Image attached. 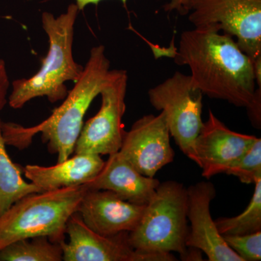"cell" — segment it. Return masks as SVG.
<instances>
[{
	"label": "cell",
	"instance_id": "1",
	"mask_svg": "<svg viewBox=\"0 0 261 261\" xmlns=\"http://www.w3.org/2000/svg\"><path fill=\"white\" fill-rule=\"evenodd\" d=\"M174 59L190 68L194 83L207 97L238 108L251 102L256 89L253 62L228 34L211 28L185 31Z\"/></svg>",
	"mask_w": 261,
	"mask_h": 261
},
{
	"label": "cell",
	"instance_id": "2",
	"mask_svg": "<svg viewBox=\"0 0 261 261\" xmlns=\"http://www.w3.org/2000/svg\"><path fill=\"white\" fill-rule=\"evenodd\" d=\"M110 72L111 62L106 56V47L101 44L92 47L80 78L47 119L32 127L2 121V133L6 145L25 148L32 143L34 136L40 134L48 151L58 155V163L68 159L74 152L86 113L100 94Z\"/></svg>",
	"mask_w": 261,
	"mask_h": 261
},
{
	"label": "cell",
	"instance_id": "3",
	"mask_svg": "<svg viewBox=\"0 0 261 261\" xmlns=\"http://www.w3.org/2000/svg\"><path fill=\"white\" fill-rule=\"evenodd\" d=\"M80 12L75 3L68 5L58 16L43 12L42 28L49 42L47 55L37 73L12 83L8 99L10 107L20 109L34 98L45 97L51 103H56L66 97L67 82H76L84 70L75 61L73 53L75 24Z\"/></svg>",
	"mask_w": 261,
	"mask_h": 261
},
{
	"label": "cell",
	"instance_id": "4",
	"mask_svg": "<svg viewBox=\"0 0 261 261\" xmlns=\"http://www.w3.org/2000/svg\"><path fill=\"white\" fill-rule=\"evenodd\" d=\"M187 192L183 184L160 183L145 206L137 227L128 233V242L142 252H178L183 260H200V250L187 246Z\"/></svg>",
	"mask_w": 261,
	"mask_h": 261
},
{
	"label": "cell",
	"instance_id": "5",
	"mask_svg": "<svg viewBox=\"0 0 261 261\" xmlns=\"http://www.w3.org/2000/svg\"><path fill=\"white\" fill-rule=\"evenodd\" d=\"M87 189L67 187L25 196L0 217V250L23 239L48 237L53 243L65 241V228L78 211Z\"/></svg>",
	"mask_w": 261,
	"mask_h": 261
},
{
	"label": "cell",
	"instance_id": "6",
	"mask_svg": "<svg viewBox=\"0 0 261 261\" xmlns=\"http://www.w3.org/2000/svg\"><path fill=\"white\" fill-rule=\"evenodd\" d=\"M178 13L195 28H211L236 38L261 71V0H180Z\"/></svg>",
	"mask_w": 261,
	"mask_h": 261
},
{
	"label": "cell",
	"instance_id": "7",
	"mask_svg": "<svg viewBox=\"0 0 261 261\" xmlns=\"http://www.w3.org/2000/svg\"><path fill=\"white\" fill-rule=\"evenodd\" d=\"M203 95L191 75L179 71L148 91L149 102L164 113L170 135L187 156L203 126Z\"/></svg>",
	"mask_w": 261,
	"mask_h": 261
},
{
	"label": "cell",
	"instance_id": "8",
	"mask_svg": "<svg viewBox=\"0 0 261 261\" xmlns=\"http://www.w3.org/2000/svg\"><path fill=\"white\" fill-rule=\"evenodd\" d=\"M128 79L126 70H111L99 94L101 107L83 125L75 143V154L110 155L120 150L125 134L122 119L126 112Z\"/></svg>",
	"mask_w": 261,
	"mask_h": 261
},
{
	"label": "cell",
	"instance_id": "9",
	"mask_svg": "<svg viewBox=\"0 0 261 261\" xmlns=\"http://www.w3.org/2000/svg\"><path fill=\"white\" fill-rule=\"evenodd\" d=\"M68 243H61L64 261H173L172 253L142 252L128 242V232L104 236L94 232L78 212L72 215L65 228Z\"/></svg>",
	"mask_w": 261,
	"mask_h": 261
},
{
	"label": "cell",
	"instance_id": "10",
	"mask_svg": "<svg viewBox=\"0 0 261 261\" xmlns=\"http://www.w3.org/2000/svg\"><path fill=\"white\" fill-rule=\"evenodd\" d=\"M164 113L146 115L125 132L119 152L144 176L156 173L174 159Z\"/></svg>",
	"mask_w": 261,
	"mask_h": 261
},
{
	"label": "cell",
	"instance_id": "11",
	"mask_svg": "<svg viewBox=\"0 0 261 261\" xmlns=\"http://www.w3.org/2000/svg\"><path fill=\"white\" fill-rule=\"evenodd\" d=\"M257 137L233 132L209 111L205 122L187 157L202 168L204 177L226 173L251 147Z\"/></svg>",
	"mask_w": 261,
	"mask_h": 261
},
{
	"label": "cell",
	"instance_id": "12",
	"mask_svg": "<svg viewBox=\"0 0 261 261\" xmlns=\"http://www.w3.org/2000/svg\"><path fill=\"white\" fill-rule=\"evenodd\" d=\"M187 220L191 224L187 246L203 252L209 261H243L228 246L211 216V202L216 195L214 185L198 182L187 188Z\"/></svg>",
	"mask_w": 261,
	"mask_h": 261
},
{
	"label": "cell",
	"instance_id": "13",
	"mask_svg": "<svg viewBox=\"0 0 261 261\" xmlns=\"http://www.w3.org/2000/svg\"><path fill=\"white\" fill-rule=\"evenodd\" d=\"M145 206L122 200L109 190H87L77 212L94 232L112 236L133 231L140 223Z\"/></svg>",
	"mask_w": 261,
	"mask_h": 261
},
{
	"label": "cell",
	"instance_id": "14",
	"mask_svg": "<svg viewBox=\"0 0 261 261\" xmlns=\"http://www.w3.org/2000/svg\"><path fill=\"white\" fill-rule=\"evenodd\" d=\"M160 183L139 172L118 151L110 154L99 174L84 186L87 190H109L130 203L147 205Z\"/></svg>",
	"mask_w": 261,
	"mask_h": 261
},
{
	"label": "cell",
	"instance_id": "15",
	"mask_svg": "<svg viewBox=\"0 0 261 261\" xmlns=\"http://www.w3.org/2000/svg\"><path fill=\"white\" fill-rule=\"evenodd\" d=\"M104 164L99 154H75L53 166L28 165L23 171L25 177L43 191H51L89 183L99 174Z\"/></svg>",
	"mask_w": 261,
	"mask_h": 261
},
{
	"label": "cell",
	"instance_id": "16",
	"mask_svg": "<svg viewBox=\"0 0 261 261\" xmlns=\"http://www.w3.org/2000/svg\"><path fill=\"white\" fill-rule=\"evenodd\" d=\"M0 119V217L25 196L44 192L23 179L21 170L10 159L3 139Z\"/></svg>",
	"mask_w": 261,
	"mask_h": 261
},
{
	"label": "cell",
	"instance_id": "17",
	"mask_svg": "<svg viewBox=\"0 0 261 261\" xmlns=\"http://www.w3.org/2000/svg\"><path fill=\"white\" fill-rule=\"evenodd\" d=\"M61 244L53 243L48 237L23 239L0 250V261H61Z\"/></svg>",
	"mask_w": 261,
	"mask_h": 261
},
{
	"label": "cell",
	"instance_id": "18",
	"mask_svg": "<svg viewBox=\"0 0 261 261\" xmlns=\"http://www.w3.org/2000/svg\"><path fill=\"white\" fill-rule=\"evenodd\" d=\"M251 200L238 216L215 220L219 233L224 236L245 235L261 231V177L257 178Z\"/></svg>",
	"mask_w": 261,
	"mask_h": 261
},
{
	"label": "cell",
	"instance_id": "19",
	"mask_svg": "<svg viewBox=\"0 0 261 261\" xmlns=\"http://www.w3.org/2000/svg\"><path fill=\"white\" fill-rule=\"evenodd\" d=\"M226 173L236 176L244 184H255L257 178L261 177V139L257 138Z\"/></svg>",
	"mask_w": 261,
	"mask_h": 261
},
{
	"label": "cell",
	"instance_id": "20",
	"mask_svg": "<svg viewBox=\"0 0 261 261\" xmlns=\"http://www.w3.org/2000/svg\"><path fill=\"white\" fill-rule=\"evenodd\" d=\"M225 242L243 261L261 259V231L245 235L224 236Z\"/></svg>",
	"mask_w": 261,
	"mask_h": 261
},
{
	"label": "cell",
	"instance_id": "21",
	"mask_svg": "<svg viewBox=\"0 0 261 261\" xmlns=\"http://www.w3.org/2000/svg\"><path fill=\"white\" fill-rule=\"evenodd\" d=\"M247 115L252 126L260 129L261 126V87L255 89L251 102L247 106Z\"/></svg>",
	"mask_w": 261,
	"mask_h": 261
},
{
	"label": "cell",
	"instance_id": "22",
	"mask_svg": "<svg viewBox=\"0 0 261 261\" xmlns=\"http://www.w3.org/2000/svg\"><path fill=\"white\" fill-rule=\"evenodd\" d=\"M10 85L6 65L3 59H0V112L8 103V92Z\"/></svg>",
	"mask_w": 261,
	"mask_h": 261
},
{
	"label": "cell",
	"instance_id": "23",
	"mask_svg": "<svg viewBox=\"0 0 261 261\" xmlns=\"http://www.w3.org/2000/svg\"><path fill=\"white\" fill-rule=\"evenodd\" d=\"M102 1L104 0H75V3L80 11H82L88 5H98ZM121 1L123 5H126L128 0H121ZM179 3L180 0H169L167 4L165 5L164 10L168 12L173 11V10H176L178 12Z\"/></svg>",
	"mask_w": 261,
	"mask_h": 261
}]
</instances>
